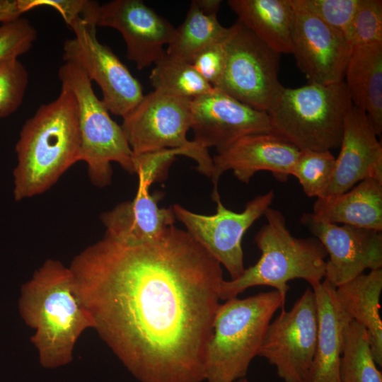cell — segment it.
Masks as SVG:
<instances>
[{
	"label": "cell",
	"mask_w": 382,
	"mask_h": 382,
	"mask_svg": "<svg viewBox=\"0 0 382 382\" xmlns=\"http://www.w3.org/2000/svg\"><path fill=\"white\" fill-rule=\"evenodd\" d=\"M94 329L140 382H202L221 264L170 226L134 242L105 231L70 266Z\"/></svg>",
	"instance_id": "1"
},
{
	"label": "cell",
	"mask_w": 382,
	"mask_h": 382,
	"mask_svg": "<svg viewBox=\"0 0 382 382\" xmlns=\"http://www.w3.org/2000/svg\"><path fill=\"white\" fill-rule=\"evenodd\" d=\"M18 309L34 330L30 340L45 368L70 363L81 335L95 326L71 270L56 260H47L22 286Z\"/></svg>",
	"instance_id": "2"
},
{
	"label": "cell",
	"mask_w": 382,
	"mask_h": 382,
	"mask_svg": "<svg viewBox=\"0 0 382 382\" xmlns=\"http://www.w3.org/2000/svg\"><path fill=\"white\" fill-rule=\"evenodd\" d=\"M13 170L16 201L49 190L81 161L78 106L72 91L62 84L53 101L41 105L23 125L16 145Z\"/></svg>",
	"instance_id": "3"
},
{
	"label": "cell",
	"mask_w": 382,
	"mask_h": 382,
	"mask_svg": "<svg viewBox=\"0 0 382 382\" xmlns=\"http://www.w3.org/2000/svg\"><path fill=\"white\" fill-rule=\"evenodd\" d=\"M264 215L267 223L255 236L260 259L236 279L222 282L220 299L238 297L253 286H268L285 301L289 281L302 279L313 287L324 279L328 253L320 242L316 238L294 237L277 209L268 207Z\"/></svg>",
	"instance_id": "4"
},
{
	"label": "cell",
	"mask_w": 382,
	"mask_h": 382,
	"mask_svg": "<svg viewBox=\"0 0 382 382\" xmlns=\"http://www.w3.org/2000/svg\"><path fill=\"white\" fill-rule=\"evenodd\" d=\"M284 304L274 289L219 304L207 349L205 381L235 382L245 378L274 315Z\"/></svg>",
	"instance_id": "5"
},
{
	"label": "cell",
	"mask_w": 382,
	"mask_h": 382,
	"mask_svg": "<svg viewBox=\"0 0 382 382\" xmlns=\"http://www.w3.org/2000/svg\"><path fill=\"white\" fill-rule=\"evenodd\" d=\"M352 105L344 81L284 88L267 112L271 132L299 151H330L340 147Z\"/></svg>",
	"instance_id": "6"
},
{
	"label": "cell",
	"mask_w": 382,
	"mask_h": 382,
	"mask_svg": "<svg viewBox=\"0 0 382 382\" xmlns=\"http://www.w3.org/2000/svg\"><path fill=\"white\" fill-rule=\"evenodd\" d=\"M58 76L62 84L72 91L77 103L81 161L86 163L92 183L100 187L110 184L112 162L134 173L133 153L123 129L110 117L84 71L75 63L64 62Z\"/></svg>",
	"instance_id": "7"
},
{
	"label": "cell",
	"mask_w": 382,
	"mask_h": 382,
	"mask_svg": "<svg viewBox=\"0 0 382 382\" xmlns=\"http://www.w3.org/2000/svg\"><path fill=\"white\" fill-rule=\"evenodd\" d=\"M191 100L154 90L122 117L121 127L133 154L178 149L211 178L213 161L208 149L187 138L192 125Z\"/></svg>",
	"instance_id": "8"
},
{
	"label": "cell",
	"mask_w": 382,
	"mask_h": 382,
	"mask_svg": "<svg viewBox=\"0 0 382 382\" xmlns=\"http://www.w3.org/2000/svg\"><path fill=\"white\" fill-rule=\"evenodd\" d=\"M226 47V67L216 88L267 113L284 88L279 80L280 54L238 21L229 27Z\"/></svg>",
	"instance_id": "9"
},
{
	"label": "cell",
	"mask_w": 382,
	"mask_h": 382,
	"mask_svg": "<svg viewBox=\"0 0 382 382\" xmlns=\"http://www.w3.org/2000/svg\"><path fill=\"white\" fill-rule=\"evenodd\" d=\"M66 25L74 37L64 42V61L79 65L100 88L108 111L123 117L144 97L141 83L110 47L98 41L96 25L81 18Z\"/></svg>",
	"instance_id": "10"
},
{
	"label": "cell",
	"mask_w": 382,
	"mask_h": 382,
	"mask_svg": "<svg viewBox=\"0 0 382 382\" xmlns=\"http://www.w3.org/2000/svg\"><path fill=\"white\" fill-rule=\"evenodd\" d=\"M318 335V314L311 288L291 308H281L271 321L258 356L274 366L284 382H303L312 364Z\"/></svg>",
	"instance_id": "11"
},
{
	"label": "cell",
	"mask_w": 382,
	"mask_h": 382,
	"mask_svg": "<svg viewBox=\"0 0 382 382\" xmlns=\"http://www.w3.org/2000/svg\"><path fill=\"white\" fill-rule=\"evenodd\" d=\"M274 197L272 190L258 195L248 202L241 212L228 209L218 198L215 201L216 214L208 216L194 213L178 204L172 207L175 218L185 225L187 231L226 267L231 279H234L245 269L243 237L250 226L264 215Z\"/></svg>",
	"instance_id": "12"
},
{
	"label": "cell",
	"mask_w": 382,
	"mask_h": 382,
	"mask_svg": "<svg viewBox=\"0 0 382 382\" xmlns=\"http://www.w3.org/2000/svg\"><path fill=\"white\" fill-rule=\"evenodd\" d=\"M300 221L325 248L329 257L324 279L335 287L382 267L381 231L338 225L304 213Z\"/></svg>",
	"instance_id": "13"
},
{
	"label": "cell",
	"mask_w": 382,
	"mask_h": 382,
	"mask_svg": "<svg viewBox=\"0 0 382 382\" xmlns=\"http://www.w3.org/2000/svg\"><path fill=\"white\" fill-rule=\"evenodd\" d=\"M293 6L292 54L309 83L344 81L352 47L345 36L291 0Z\"/></svg>",
	"instance_id": "14"
},
{
	"label": "cell",
	"mask_w": 382,
	"mask_h": 382,
	"mask_svg": "<svg viewBox=\"0 0 382 382\" xmlns=\"http://www.w3.org/2000/svg\"><path fill=\"white\" fill-rule=\"evenodd\" d=\"M97 26L117 30L127 47V57L139 70L154 64L166 53L175 27L141 0H112L100 5Z\"/></svg>",
	"instance_id": "15"
},
{
	"label": "cell",
	"mask_w": 382,
	"mask_h": 382,
	"mask_svg": "<svg viewBox=\"0 0 382 382\" xmlns=\"http://www.w3.org/2000/svg\"><path fill=\"white\" fill-rule=\"evenodd\" d=\"M191 116L193 141L207 149L218 151L245 135L271 132L267 112L216 88L191 100Z\"/></svg>",
	"instance_id": "16"
},
{
	"label": "cell",
	"mask_w": 382,
	"mask_h": 382,
	"mask_svg": "<svg viewBox=\"0 0 382 382\" xmlns=\"http://www.w3.org/2000/svg\"><path fill=\"white\" fill-rule=\"evenodd\" d=\"M216 152L211 176L214 202L220 198L218 182L224 172L231 170L238 180L248 184L257 172L267 170L284 182L291 175L299 150L270 132L245 135Z\"/></svg>",
	"instance_id": "17"
},
{
	"label": "cell",
	"mask_w": 382,
	"mask_h": 382,
	"mask_svg": "<svg viewBox=\"0 0 382 382\" xmlns=\"http://www.w3.org/2000/svg\"><path fill=\"white\" fill-rule=\"evenodd\" d=\"M365 112L352 105L346 114L340 151L330 185L319 198L344 193L372 178L382 183V145Z\"/></svg>",
	"instance_id": "18"
},
{
	"label": "cell",
	"mask_w": 382,
	"mask_h": 382,
	"mask_svg": "<svg viewBox=\"0 0 382 382\" xmlns=\"http://www.w3.org/2000/svg\"><path fill=\"white\" fill-rule=\"evenodd\" d=\"M318 314L313 359L303 382H340L343 333L352 320L336 295V287L323 279L311 287Z\"/></svg>",
	"instance_id": "19"
},
{
	"label": "cell",
	"mask_w": 382,
	"mask_h": 382,
	"mask_svg": "<svg viewBox=\"0 0 382 382\" xmlns=\"http://www.w3.org/2000/svg\"><path fill=\"white\" fill-rule=\"evenodd\" d=\"M163 195L149 192V187L138 184L137 194L130 201L123 202L100 215L106 232L122 239L145 242L158 238L175 216L173 207L161 208L158 202Z\"/></svg>",
	"instance_id": "20"
},
{
	"label": "cell",
	"mask_w": 382,
	"mask_h": 382,
	"mask_svg": "<svg viewBox=\"0 0 382 382\" xmlns=\"http://www.w3.org/2000/svg\"><path fill=\"white\" fill-rule=\"evenodd\" d=\"M344 81L354 106L382 133V42L352 47Z\"/></svg>",
	"instance_id": "21"
},
{
	"label": "cell",
	"mask_w": 382,
	"mask_h": 382,
	"mask_svg": "<svg viewBox=\"0 0 382 382\" xmlns=\"http://www.w3.org/2000/svg\"><path fill=\"white\" fill-rule=\"evenodd\" d=\"M312 214L326 222L381 231L382 183L366 179L337 196L317 198Z\"/></svg>",
	"instance_id": "22"
},
{
	"label": "cell",
	"mask_w": 382,
	"mask_h": 382,
	"mask_svg": "<svg viewBox=\"0 0 382 382\" xmlns=\"http://www.w3.org/2000/svg\"><path fill=\"white\" fill-rule=\"evenodd\" d=\"M238 21L276 52L291 54V0H229Z\"/></svg>",
	"instance_id": "23"
},
{
	"label": "cell",
	"mask_w": 382,
	"mask_h": 382,
	"mask_svg": "<svg viewBox=\"0 0 382 382\" xmlns=\"http://www.w3.org/2000/svg\"><path fill=\"white\" fill-rule=\"evenodd\" d=\"M382 269L370 270L336 287V295L352 320L366 330L374 359L382 366V320L380 296Z\"/></svg>",
	"instance_id": "24"
},
{
	"label": "cell",
	"mask_w": 382,
	"mask_h": 382,
	"mask_svg": "<svg viewBox=\"0 0 382 382\" xmlns=\"http://www.w3.org/2000/svg\"><path fill=\"white\" fill-rule=\"evenodd\" d=\"M228 32L229 27L220 23L217 14L204 12L192 0L184 21L175 28L166 53L170 57L191 64L199 52L224 39Z\"/></svg>",
	"instance_id": "25"
},
{
	"label": "cell",
	"mask_w": 382,
	"mask_h": 382,
	"mask_svg": "<svg viewBox=\"0 0 382 382\" xmlns=\"http://www.w3.org/2000/svg\"><path fill=\"white\" fill-rule=\"evenodd\" d=\"M340 382H382L374 359L366 330L351 320L343 333L340 365Z\"/></svg>",
	"instance_id": "26"
},
{
	"label": "cell",
	"mask_w": 382,
	"mask_h": 382,
	"mask_svg": "<svg viewBox=\"0 0 382 382\" xmlns=\"http://www.w3.org/2000/svg\"><path fill=\"white\" fill-rule=\"evenodd\" d=\"M154 65L149 80L156 91L192 100L214 88L190 63L170 57L166 53Z\"/></svg>",
	"instance_id": "27"
},
{
	"label": "cell",
	"mask_w": 382,
	"mask_h": 382,
	"mask_svg": "<svg viewBox=\"0 0 382 382\" xmlns=\"http://www.w3.org/2000/svg\"><path fill=\"white\" fill-rule=\"evenodd\" d=\"M335 163V157L329 150H301L291 175L297 178L306 196L319 198L330 185Z\"/></svg>",
	"instance_id": "28"
},
{
	"label": "cell",
	"mask_w": 382,
	"mask_h": 382,
	"mask_svg": "<svg viewBox=\"0 0 382 382\" xmlns=\"http://www.w3.org/2000/svg\"><path fill=\"white\" fill-rule=\"evenodd\" d=\"M28 83V73L18 58L0 62V120L21 105Z\"/></svg>",
	"instance_id": "29"
},
{
	"label": "cell",
	"mask_w": 382,
	"mask_h": 382,
	"mask_svg": "<svg viewBox=\"0 0 382 382\" xmlns=\"http://www.w3.org/2000/svg\"><path fill=\"white\" fill-rule=\"evenodd\" d=\"M347 41L351 47L382 42L381 0H359Z\"/></svg>",
	"instance_id": "30"
},
{
	"label": "cell",
	"mask_w": 382,
	"mask_h": 382,
	"mask_svg": "<svg viewBox=\"0 0 382 382\" xmlns=\"http://www.w3.org/2000/svg\"><path fill=\"white\" fill-rule=\"evenodd\" d=\"M296 4L342 33L347 40L359 0H295Z\"/></svg>",
	"instance_id": "31"
},
{
	"label": "cell",
	"mask_w": 382,
	"mask_h": 382,
	"mask_svg": "<svg viewBox=\"0 0 382 382\" xmlns=\"http://www.w3.org/2000/svg\"><path fill=\"white\" fill-rule=\"evenodd\" d=\"M37 37V30L25 18L1 23L0 62L25 54Z\"/></svg>",
	"instance_id": "32"
},
{
	"label": "cell",
	"mask_w": 382,
	"mask_h": 382,
	"mask_svg": "<svg viewBox=\"0 0 382 382\" xmlns=\"http://www.w3.org/2000/svg\"><path fill=\"white\" fill-rule=\"evenodd\" d=\"M183 155L178 149H166L141 154H133L134 173L139 183L150 187L155 182L163 180L176 156Z\"/></svg>",
	"instance_id": "33"
},
{
	"label": "cell",
	"mask_w": 382,
	"mask_h": 382,
	"mask_svg": "<svg viewBox=\"0 0 382 382\" xmlns=\"http://www.w3.org/2000/svg\"><path fill=\"white\" fill-rule=\"evenodd\" d=\"M227 36L202 49L191 62L194 69L214 88L219 86L224 73L227 59Z\"/></svg>",
	"instance_id": "34"
},
{
	"label": "cell",
	"mask_w": 382,
	"mask_h": 382,
	"mask_svg": "<svg viewBox=\"0 0 382 382\" xmlns=\"http://www.w3.org/2000/svg\"><path fill=\"white\" fill-rule=\"evenodd\" d=\"M26 11L37 7L49 6L57 10L66 23L81 18L97 26L100 4L90 0H23Z\"/></svg>",
	"instance_id": "35"
},
{
	"label": "cell",
	"mask_w": 382,
	"mask_h": 382,
	"mask_svg": "<svg viewBox=\"0 0 382 382\" xmlns=\"http://www.w3.org/2000/svg\"><path fill=\"white\" fill-rule=\"evenodd\" d=\"M25 12L23 0H0V23L17 19Z\"/></svg>",
	"instance_id": "36"
},
{
	"label": "cell",
	"mask_w": 382,
	"mask_h": 382,
	"mask_svg": "<svg viewBox=\"0 0 382 382\" xmlns=\"http://www.w3.org/2000/svg\"><path fill=\"white\" fill-rule=\"evenodd\" d=\"M195 1L202 11L209 14H217L221 4L220 0H195Z\"/></svg>",
	"instance_id": "37"
},
{
	"label": "cell",
	"mask_w": 382,
	"mask_h": 382,
	"mask_svg": "<svg viewBox=\"0 0 382 382\" xmlns=\"http://www.w3.org/2000/svg\"><path fill=\"white\" fill-rule=\"evenodd\" d=\"M235 382H249V381L246 379V378H241V379H239V380H238V381H236Z\"/></svg>",
	"instance_id": "38"
}]
</instances>
